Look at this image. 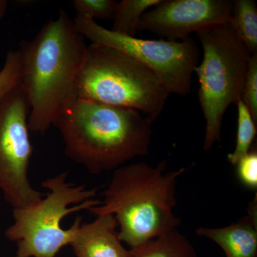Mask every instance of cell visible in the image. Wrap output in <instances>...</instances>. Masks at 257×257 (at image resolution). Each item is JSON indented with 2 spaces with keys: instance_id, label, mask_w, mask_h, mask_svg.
I'll return each mask as SVG.
<instances>
[{
  "instance_id": "obj_1",
  "label": "cell",
  "mask_w": 257,
  "mask_h": 257,
  "mask_svg": "<svg viewBox=\"0 0 257 257\" xmlns=\"http://www.w3.org/2000/svg\"><path fill=\"white\" fill-rule=\"evenodd\" d=\"M68 13L61 10L20 50L21 85L30 105L29 128L45 135L69 103L77 97L75 82L87 45Z\"/></svg>"
},
{
  "instance_id": "obj_2",
  "label": "cell",
  "mask_w": 257,
  "mask_h": 257,
  "mask_svg": "<svg viewBox=\"0 0 257 257\" xmlns=\"http://www.w3.org/2000/svg\"><path fill=\"white\" fill-rule=\"evenodd\" d=\"M153 122L135 109L77 96L54 126L60 131L66 156L98 175L148 155Z\"/></svg>"
},
{
  "instance_id": "obj_3",
  "label": "cell",
  "mask_w": 257,
  "mask_h": 257,
  "mask_svg": "<svg viewBox=\"0 0 257 257\" xmlns=\"http://www.w3.org/2000/svg\"><path fill=\"white\" fill-rule=\"evenodd\" d=\"M167 165L165 160L156 167L139 162L116 169L104 201L88 211L96 216L114 215L120 240L131 248L178 229L180 219L173 212L176 188L187 168L166 172Z\"/></svg>"
},
{
  "instance_id": "obj_4",
  "label": "cell",
  "mask_w": 257,
  "mask_h": 257,
  "mask_svg": "<svg viewBox=\"0 0 257 257\" xmlns=\"http://www.w3.org/2000/svg\"><path fill=\"white\" fill-rule=\"evenodd\" d=\"M75 90L81 99L135 109L154 121L170 95L145 64L112 47L93 43L86 50Z\"/></svg>"
},
{
  "instance_id": "obj_5",
  "label": "cell",
  "mask_w": 257,
  "mask_h": 257,
  "mask_svg": "<svg viewBox=\"0 0 257 257\" xmlns=\"http://www.w3.org/2000/svg\"><path fill=\"white\" fill-rule=\"evenodd\" d=\"M67 172L45 179L42 186L48 192L33 205L13 209V223L5 231L7 239L18 246L17 257H55L73 241L82 218H76L64 229L61 221L72 213L99 205L97 188L87 189L67 182Z\"/></svg>"
},
{
  "instance_id": "obj_6",
  "label": "cell",
  "mask_w": 257,
  "mask_h": 257,
  "mask_svg": "<svg viewBox=\"0 0 257 257\" xmlns=\"http://www.w3.org/2000/svg\"><path fill=\"white\" fill-rule=\"evenodd\" d=\"M196 35L203 59L194 70L199 82V104L206 120L204 150L221 141L226 109L242 99L251 54L229 23L202 29Z\"/></svg>"
},
{
  "instance_id": "obj_7",
  "label": "cell",
  "mask_w": 257,
  "mask_h": 257,
  "mask_svg": "<svg viewBox=\"0 0 257 257\" xmlns=\"http://www.w3.org/2000/svg\"><path fill=\"white\" fill-rule=\"evenodd\" d=\"M74 23L92 43L121 51L147 66L169 94L186 96L190 93L192 75L200 57V50L192 37L179 41L143 40L103 28L86 17L76 15Z\"/></svg>"
},
{
  "instance_id": "obj_8",
  "label": "cell",
  "mask_w": 257,
  "mask_h": 257,
  "mask_svg": "<svg viewBox=\"0 0 257 257\" xmlns=\"http://www.w3.org/2000/svg\"><path fill=\"white\" fill-rule=\"evenodd\" d=\"M29 115L21 83L0 98V190L13 209L30 207L45 196L29 178L33 152Z\"/></svg>"
},
{
  "instance_id": "obj_9",
  "label": "cell",
  "mask_w": 257,
  "mask_h": 257,
  "mask_svg": "<svg viewBox=\"0 0 257 257\" xmlns=\"http://www.w3.org/2000/svg\"><path fill=\"white\" fill-rule=\"evenodd\" d=\"M233 5L231 0H162L143 15L139 30L179 41L193 32L229 23Z\"/></svg>"
},
{
  "instance_id": "obj_10",
  "label": "cell",
  "mask_w": 257,
  "mask_h": 257,
  "mask_svg": "<svg viewBox=\"0 0 257 257\" xmlns=\"http://www.w3.org/2000/svg\"><path fill=\"white\" fill-rule=\"evenodd\" d=\"M118 222L112 214L96 216L82 223L71 243L77 257H130L119 239Z\"/></svg>"
},
{
  "instance_id": "obj_11",
  "label": "cell",
  "mask_w": 257,
  "mask_h": 257,
  "mask_svg": "<svg viewBox=\"0 0 257 257\" xmlns=\"http://www.w3.org/2000/svg\"><path fill=\"white\" fill-rule=\"evenodd\" d=\"M256 197L250 203L248 215L221 228L199 227L197 234L217 243L226 257H257Z\"/></svg>"
},
{
  "instance_id": "obj_12",
  "label": "cell",
  "mask_w": 257,
  "mask_h": 257,
  "mask_svg": "<svg viewBox=\"0 0 257 257\" xmlns=\"http://www.w3.org/2000/svg\"><path fill=\"white\" fill-rule=\"evenodd\" d=\"M130 251V257H197L192 243L178 229Z\"/></svg>"
},
{
  "instance_id": "obj_13",
  "label": "cell",
  "mask_w": 257,
  "mask_h": 257,
  "mask_svg": "<svg viewBox=\"0 0 257 257\" xmlns=\"http://www.w3.org/2000/svg\"><path fill=\"white\" fill-rule=\"evenodd\" d=\"M251 55L257 53V6L253 0L234 1L229 23Z\"/></svg>"
},
{
  "instance_id": "obj_14",
  "label": "cell",
  "mask_w": 257,
  "mask_h": 257,
  "mask_svg": "<svg viewBox=\"0 0 257 257\" xmlns=\"http://www.w3.org/2000/svg\"><path fill=\"white\" fill-rule=\"evenodd\" d=\"M162 0H122L118 4L112 31L135 37L140 20L147 10L160 4Z\"/></svg>"
},
{
  "instance_id": "obj_15",
  "label": "cell",
  "mask_w": 257,
  "mask_h": 257,
  "mask_svg": "<svg viewBox=\"0 0 257 257\" xmlns=\"http://www.w3.org/2000/svg\"><path fill=\"white\" fill-rule=\"evenodd\" d=\"M236 105L238 112L236 146L234 152L228 155V160L233 165H236L240 159L247 155L256 135V123L247 106L241 99Z\"/></svg>"
},
{
  "instance_id": "obj_16",
  "label": "cell",
  "mask_w": 257,
  "mask_h": 257,
  "mask_svg": "<svg viewBox=\"0 0 257 257\" xmlns=\"http://www.w3.org/2000/svg\"><path fill=\"white\" fill-rule=\"evenodd\" d=\"M23 77V60L20 50H10L0 70V98L18 87Z\"/></svg>"
},
{
  "instance_id": "obj_17",
  "label": "cell",
  "mask_w": 257,
  "mask_h": 257,
  "mask_svg": "<svg viewBox=\"0 0 257 257\" xmlns=\"http://www.w3.org/2000/svg\"><path fill=\"white\" fill-rule=\"evenodd\" d=\"M72 5L77 16L114 20L119 3L114 0H73Z\"/></svg>"
},
{
  "instance_id": "obj_18",
  "label": "cell",
  "mask_w": 257,
  "mask_h": 257,
  "mask_svg": "<svg viewBox=\"0 0 257 257\" xmlns=\"http://www.w3.org/2000/svg\"><path fill=\"white\" fill-rule=\"evenodd\" d=\"M257 123V53L253 54L250 60L249 66L242 94V99Z\"/></svg>"
},
{
  "instance_id": "obj_19",
  "label": "cell",
  "mask_w": 257,
  "mask_h": 257,
  "mask_svg": "<svg viewBox=\"0 0 257 257\" xmlns=\"http://www.w3.org/2000/svg\"><path fill=\"white\" fill-rule=\"evenodd\" d=\"M237 175L243 185L248 188H257V151L252 149L236 163Z\"/></svg>"
},
{
  "instance_id": "obj_20",
  "label": "cell",
  "mask_w": 257,
  "mask_h": 257,
  "mask_svg": "<svg viewBox=\"0 0 257 257\" xmlns=\"http://www.w3.org/2000/svg\"><path fill=\"white\" fill-rule=\"evenodd\" d=\"M8 8V1H6V0H0V20L4 18L5 15H6Z\"/></svg>"
}]
</instances>
